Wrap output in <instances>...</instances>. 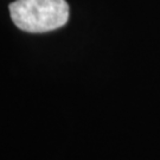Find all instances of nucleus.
<instances>
[{"label":"nucleus","mask_w":160,"mask_h":160,"mask_svg":"<svg viewBox=\"0 0 160 160\" xmlns=\"http://www.w3.org/2000/svg\"><path fill=\"white\" fill-rule=\"evenodd\" d=\"M16 26L31 33H43L64 26L69 19L65 0H16L10 5Z\"/></svg>","instance_id":"1"}]
</instances>
